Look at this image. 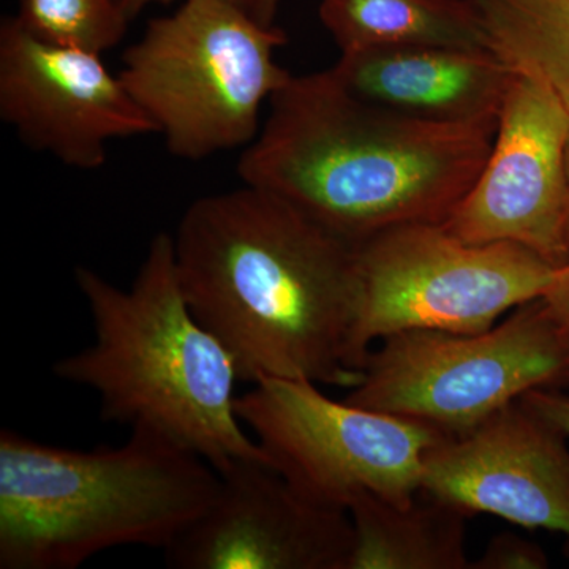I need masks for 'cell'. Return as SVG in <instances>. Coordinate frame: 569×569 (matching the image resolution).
<instances>
[{
  "label": "cell",
  "instance_id": "6da1fadb",
  "mask_svg": "<svg viewBox=\"0 0 569 569\" xmlns=\"http://www.w3.org/2000/svg\"><path fill=\"white\" fill-rule=\"evenodd\" d=\"M173 241L183 296L233 358L239 380L359 385L356 246L250 183L194 200Z\"/></svg>",
  "mask_w": 569,
  "mask_h": 569
},
{
  "label": "cell",
  "instance_id": "7a4b0ae2",
  "mask_svg": "<svg viewBox=\"0 0 569 569\" xmlns=\"http://www.w3.org/2000/svg\"><path fill=\"white\" fill-rule=\"evenodd\" d=\"M268 104L239 159L242 182L356 247L392 228L447 222L481 173L498 123L406 118L348 92L329 70L291 74Z\"/></svg>",
  "mask_w": 569,
  "mask_h": 569
},
{
  "label": "cell",
  "instance_id": "3957f363",
  "mask_svg": "<svg viewBox=\"0 0 569 569\" xmlns=\"http://www.w3.org/2000/svg\"><path fill=\"white\" fill-rule=\"evenodd\" d=\"M93 342L59 359L52 372L100 399L103 421L144 430L227 470L263 459L236 413L238 369L223 343L200 323L179 283L173 236L157 233L129 288L78 268Z\"/></svg>",
  "mask_w": 569,
  "mask_h": 569
},
{
  "label": "cell",
  "instance_id": "277c9868",
  "mask_svg": "<svg viewBox=\"0 0 569 569\" xmlns=\"http://www.w3.org/2000/svg\"><path fill=\"white\" fill-rule=\"evenodd\" d=\"M220 475L173 441L132 430L73 449L0 432V568L73 569L104 550L163 552L216 497Z\"/></svg>",
  "mask_w": 569,
  "mask_h": 569
},
{
  "label": "cell",
  "instance_id": "5b68a950",
  "mask_svg": "<svg viewBox=\"0 0 569 569\" xmlns=\"http://www.w3.org/2000/svg\"><path fill=\"white\" fill-rule=\"evenodd\" d=\"M287 41L230 0H182L127 48L119 77L168 151L197 162L252 144L263 104L291 78L276 61Z\"/></svg>",
  "mask_w": 569,
  "mask_h": 569
},
{
  "label": "cell",
  "instance_id": "8992f818",
  "mask_svg": "<svg viewBox=\"0 0 569 569\" xmlns=\"http://www.w3.org/2000/svg\"><path fill=\"white\" fill-rule=\"evenodd\" d=\"M343 400L462 437L533 389L569 388V342L541 298L481 335L396 332Z\"/></svg>",
  "mask_w": 569,
  "mask_h": 569
},
{
  "label": "cell",
  "instance_id": "52a82bcc",
  "mask_svg": "<svg viewBox=\"0 0 569 569\" xmlns=\"http://www.w3.org/2000/svg\"><path fill=\"white\" fill-rule=\"evenodd\" d=\"M362 284L358 346L396 332L481 335L548 290L556 266L515 242L470 244L440 223L392 228L356 247Z\"/></svg>",
  "mask_w": 569,
  "mask_h": 569
},
{
  "label": "cell",
  "instance_id": "ba28073f",
  "mask_svg": "<svg viewBox=\"0 0 569 569\" xmlns=\"http://www.w3.org/2000/svg\"><path fill=\"white\" fill-rule=\"evenodd\" d=\"M236 413L296 490L343 511L365 492L410 503L421 492L427 451L447 438L425 422L351 406L290 378H260L238 396Z\"/></svg>",
  "mask_w": 569,
  "mask_h": 569
},
{
  "label": "cell",
  "instance_id": "9c48e42d",
  "mask_svg": "<svg viewBox=\"0 0 569 569\" xmlns=\"http://www.w3.org/2000/svg\"><path fill=\"white\" fill-rule=\"evenodd\" d=\"M568 140L563 100L512 70L488 160L443 227L470 244L515 242L556 268L567 264Z\"/></svg>",
  "mask_w": 569,
  "mask_h": 569
},
{
  "label": "cell",
  "instance_id": "30bf717a",
  "mask_svg": "<svg viewBox=\"0 0 569 569\" xmlns=\"http://www.w3.org/2000/svg\"><path fill=\"white\" fill-rule=\"evenodd\" d=\"M0 119L33 151L92 171L108 142L157 133L100 52L51 43L17 17L0 22Z\"/></svg>",
  "mask_w": 569,
  "mask_h": 569
},
{
  "label": "cell",
  "instance_id": "8fae6325",
  "mask_svg": "<svg viewBox=\"0 0 569 569\" xmlns=\"http://www.w3.org/2000/svg\"><path fill=\"white\" fill-rule=\"evenodd\" d=\"M219 475L203 515L164 550L168 567L350 569L348 511L302 496L268 460H236Z\"/></svg>",
  "mask_w": 569,
  "mask_h": 569
},
{
  "label": "cell",
  "instance_id": "7c38bea8",
  "mask_svg": "<svg viewBox=\"0 0 569 569\" xmlns=\"http://www.w3.org/2000/svg\"><path fill=\"white\" fill-rule=\"evenodd\" d=\"M568 436L516 400L427 451L421 492L466 515L563 535L569 559Z\"/></svg>",
  "mask_w": 569,
  "mask_h": 569
},
{
  "label": "cell",
  "instance_id": "4fadbf2b",
  "mask_svg": "<svg viewBox=\"0 0 569 569\" xmlns=\"http://www.w3.org/2000/svg\"><path fill=\"white\" fill-rule=\"evenodd\" d=\"M328 70L366 102L448 126L497 121L512 74L492 50L452 47L346 51Z\"/></svg>",
  "mask_w": 569,
  "mask_h": 569
},
{
  "label": "cell",
  "instance_id": "5bb4252c",
  "mask_svg": "<svg viewBox=\"0 0 569 569\" xmlns=\"http://www.w3.org/2000/svg\"><path fill=\"white\" fill-rule=\"evenodd\" d=\"M355 530L350 569H470V516L419 492L400 505L359 493L348 507Z\"/></svg>",
  "mask_w": 569,
  "mask_h": 569
},
{
  "label": "cell",
  "instance_id": "9a60e30c",
  "mask_svg": "<svg viewBox=\"0 0 569 569\" xmlns=\"http://www.w3.org/2000/svg\"><path fill=\"white\" fill-rule=\"evenodd\" d=\"M340 51L452 47L490 50L477 0H320Z\"/></svg>",
  "mask_w": 569,
  "mask_h": 569
},
{
  "label": "cell",
  "instance_id": "2e32d148",
  "mask_svg": "<svg viewBox=\"0 0 569 569\" xmlns=\"http://www.w3.org/2000/svg\"><path fill=\"white\" fill-rule=\"evenodd\" d=\"M489 48L556 91L569 110V0H477Z\"/></svg>",
  "mask_w": 569,
  "mask_h": 569
},
{
  "label": "cell",
  "instance_id": "e0dca14e",
  "mask_svg": "<svg viewBox=\"0 0 569 569\" xmlns=\"http://www.w3.org/2000/svg\"><path fill=\"white\" fill-rule=\"evenodd\" d=\"M26 31L51 43L100 52L121 43L129 18L116 0H18Z\"/></svg>",
  "mask_w": 569,
  "mask_h": 569
},
{
  "label": "cell",
  "instance_id": "ac0fdd59",
  "mask_svg": "<svg viewBox=\"0 0 569 569\" xmlns=\"http://www.w3.org/2000/svg\"><path fill=\"white\" fill-rule=\"evenodd\" d=\"M545 568H549V559L537 542L503 531L490 539L479 559L471 560L470 569Z\"/></svg>",
  "mask_w": 569,
  "mask_h": 569
},
{
  "label": "cell",
  "instance_id": "d6986e66",
  "mask_svg": "<svg viewBox=\"0 0 569 569\" xmlns=\"http://www.w3.org/2000/svg\"><path fill=\"white\" fill-rule=\"evenodd\" d=\"M519 400L569 437V395L565 389H533Z\"/></svg>",
  "mask_w": 569,
  "mask_h": 569
},
{
  "label": "cell",
  "instance_id": "ffe728a7",
  "mask_svg": "<svg viewBox=\"0 0 569 569\" xmlns=\"http://www.w3.org/2000/svg\"><path fill=\"white\" fill-rule=\"evenodd\" d=\"M549 316L569 342V261L557 269L548 290L541 296Z\"/></svg>",
  "mask_w": 569,
  "mask_h": 569
},
{
  "label": "cell",
  "instance_id": "44dd1931",
  "mask_svg": "<svg viewBox=\"0 0 569 569\" xmlns=\"http://www.w3.org/2000/svg\"><path fill=\"white\" fill-rule=\"evenodd\" d=\"M236 7L244 10L253 20L264 26H276L280 0H230Z\"/></svg>",
  "mask_w": 569,
  "mask_h": 569
},
{
  "label": "cell",
  "instance_id": "7402d4cb",
  "mask_svg": "<svg viewBox=\"0 0 569 569\" xmlns=\"http://www.w3.org/2000/svg\"><path fill=\"white\" fill-rule=\"evenodd\" d=\"M116 2L119 3L126 17L132 21L134 18L140 17L148 7L168 6V3H173L176 0H116Z\"/></svg>",
  "mask_w": 569,
  "mask_h": 569
},
{
  "label": "cell",
  "instance_id": "603a6c76",
  "mask_svg": "<svg viewBox=\"0 0 569 569\" xmlns=\"http://www.w3.org/2000/svg\"><path fill=\"white\" fill-rule=\"evenodd\" d=\"M567 181H568V244H569V140L567 146Z\"/></svg>",
  "mask_w": 569,
  "mask_h": 569
}]
</instances>
